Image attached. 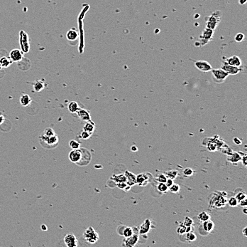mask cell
I'll return each instance as SVG.
<instances>
[{
    "label": "cell",
    "instance_id": "obj_45",
    "mask_svg": "<svg viewBox=\"0 0 247 247\" xmlns=\"http://www.w3.org/2000/svg\"><path fill=\"white\" fill-rule=\"evenodd\" d=\"M238 204H239L241 207H246L247 206V199H244V200H242L239 201L238 202Z\"/></svg>",
    "mask_w": 247,
    "mask_h": 247
},
{
    "label": "cell",
    "instance_id": "obj_34",
    "mask_svg": "<svg viewBox=\"0 0 247 247\" xmlns=\"http://www.w3.org/2000/svg\"><path fill=\"white\" fill-rule=\"evenodd\" d=\"M177 233L180 234V235H183V234L186 233V227L183 224H181V225L178 226L177 229Z\"/></svg>",
    "mask_w": 247,
    "mask_h": 247
},
{
    "label": "cell",
    "instance_id": "obj_28",
    "mask_svg": "<svg viewBox=\"0 0 247 247\" xmlns=\"http://www.w3.org/2000/svg\"><path fill=\"white\" fill-rule=\"evenodd\" d=\"M198 220L201 222H204L207 220L210 219V215L208 213L206 212V211H202L199 214L198 216Z\"/></svg>",
    "mask_w": 247,
    "mask_h": 247
},
{
    "label": "cell",
    "instance_id": "obj_50",
    "mask_svg": "<svg viewBox=\"0 0 247 247\" xmlns=\"http://www.w3.org/2000/svg\"><path fill=\"white\" fill-rule=\"evenodd\" d=\"M131 150H132V152H136V151L138 150V148H137V147L135 146V145H133V146L131 147Z\"/></svg>",
    "mask_w": 247,
    "mask_h": 247
},
{
    "label": "cell",
    "instance_id": "obj_19",
    "mask_svg": "<svg viewBox=\"0 0 247 247\" xmlns=\"http://www.w3.org/2000/svg\"><path fill=\"white\" fill-rule=\"evenodd\" d=\"M202 227L203 229L207 233H209V232H212V230L214 229V227H215V224L212 221H211L210 219L207 220L204 222H202Z\"/></svg>",
    "mask_w": 247,
    "mask_h": 247
},
{
    "label": "cell",
    "instance_id": "obj_35",
    "mask_svg": "<svg viewBox=\"0 0 247 247\" xmlns=\"http://www.w3.org/2000/svg\"><path fill=\"white\" fill-rule=\"evenodd\" d=\"M183 225L185 227H192V225H193V220L191 219L190 217H185L184 219Z\"/></svg>",
    "mask_w": 247,
    "mask_h": 247
},
{
    "label": "cell",
    "instance_id": "obj_37",
    "mask_svg": "<svg viewBox=\"0 0 247 247\" xmlns=\"http://www.w3.org/2000/svg\"><path fill=\"white\" fill-rule=\"evenodd\" d=\"M244 38L245 36L244 34H242V33H238V34L235 36V37H234V40H235L236 42L240 43L242 42V41L244 40Z\"/></svg>",
    "mask_w": 247,
    "mask_h": 247
},
{
    "label": "cell",
    "instance_id": "obj_12",
    "mask_svg": "<svg viewBox=\"0 0 247 247\" xmlns=\"http://www.w3.org/2000/svg\"><path fill=\"white\" fill-rule=\"evenodd\" d=\"M23 57H24V52L20 49H13L9 53V58L13 62L21 61Z\"/></svg>",
    "mask_w": 247,
    "mask_h": 247
},
{
    "label": "cell",
    "instance_id": "obj_24",
    "mask_svg": "<svg viewBox=\"0 0 247 247\" xmlns=\"http://www.w3.org/2000/svg\"><path fill=\"white\" fill-rule=\"evenodd\" d=\"M13 63L12 59L9 57H3L0 59V63H1L2 68H8Z\"/></svg>",
    "mask_w": 247,
    "mask_h": 247
},
{
    "label": "cell",
    "instance_id": "obj_30",
    "mask_svg": "<svg viewBox=\"0 0 247 247\" xmlns=\"http://www.w3.org/2000/svg\"><path fill=\"white\" fill-rule=\"evenodd\" d=\"M178 175H179V173H178L177 170H170V171H168L166 174H165V175H166L168 178H171L172 180L175 179Z\"/></svg>",
    "mask_w": 247,
    "mask_h": 247
},
{
    "label": "cell",
    "instance_id": "obj_42",
    "mask_svg": "<svg viewBox=\"0 0 247 247\" xmlns=\"http://www.w3.org/2000/svg\"><path fill=\"white\" fill-rule=\"evenodd\" d=\"M91 136H92V134L89 133V132L85 131V130H83V131L80 133L81 138L83 139V140H87V139H89L90 138Z\"/></svg>",
    "mask_w": 247,
    "mask_h": 247
},
{
    "label": "cell",
    "instance_id": "obj_22",
    "mask_svg": "<svg viewBox=\"0 0 247 247\" xmlns=\"http://www.w3.org/2000/svg\"><path fill=\"white\" fill-rule=\"evenodd\" d=\"M32 84L33 86H34V91L36 92H40L45 88V82H43V80L37 81H35V83Z\"/></svg>",
    "mask_w": 247,
    "mask_h": 247
},
{
    "label": "cell",
    "instance_id": "obj_10",
    "mask_svg": "<svg viewBox=\"0 0 247 247\" xmlns=\"http://www.w3.org/2000/svg\"><path fill=\"white\" fill-rule=\"evenodd\" d=\"M139 242V235L137 234L134 233L132 236H129L124 238L123 246L126 247H134Z\"/></svg>",
    "mask_w": 247,
    "mask_h": 247
},
{
    "label": "cell",
    "instance_id": "obj_11",
    "mask_svg": "<svg viewBox=\"0 0 247 247\" xmlns=\"http://www.w3.org/2000/svg\"><path fill=\"white\" fill-rule=\"evenodd\" d=\"M195 66L202 72H209L212 69L211 64L206 61H198L195 62Z\"/></svg>",
    "mask_w": 247,
    "mask_h": 247
},
{
    "label": "cell",
    "instance_id": "obj_46",
    "mask_svg": "<svg viewBox=\"0 0 247 247\" xmlns=\"http://www.w3.org/2000/svg\"><path fill=\"white\" fill-rule=\"evenodd\" d=\"M173 183H174V182H173V180L171 179V178H168L167 180H166V182H165V184H166L167 187H169V188L170 187H171Z\"/></svg>",
    "mask_w": 247,
    "mask_h": 247
},
{
    "label": "cell",
    "instance_id": "obj_55",
    "mask_svg": "<svg viewBox=\"0 0 247 247\" xmlns=\"http://www.w3.org/2000/svg\"><path fill=\"white\" fill-rule=\"evenodd\" d=\"M2 68V66H1V63H0V69H1Z\"/></svg>",
    "mask_w": 247,
    "mask_h": 247
},
{
    "label": "cell",
    "instance_id": "obj_36",
    "mask_svg": "<svg viewBox=\"0 0 247 247\" xmlns=\"http://www.w3.org/2000/svg\"><path fill=\"white\" fill-rule=\"evenodd\" d=\"M180 186L178 185V184H175V183H173L169 188V190H170L171 192H173V193H178L180 191Z\"/></svg>",
    "mask_w": 247,
    "mask_h": 247
},
{
    "label": "cell",
    "instance_id": "obj_14",
    "mask_svg": "<svg viewBox=\"0 0 247 247\" xmlns=\"http://www.w3.org/2000/svg\"><path fill=\"white\" fill-rule=\"evenodd\" d=\"M151 220L149 219H147L142 224L139 228V233L141 235H145V234H148L151 229Z\"/></svg>",
    "mask_w": 247,
    "mask_h": 247
},
{
    "label": "cell",
    "instance_id": "obj_43",
    "mask_svg": "<svg viewBox=\"0 0 247 247\" xmlns=\"http://www.w3.org/2000/svg\"><path fill=\"white\" fill-rule=\"evenodd\" d=\"M168 179V177H166V175H163V174H161L157 178V180L159 182H163V183H165L166 180Z\"/></svg>",
    "mask_w": 247,
    "mask_h": 247
},
{
    "label": "cell",
    "instance_id": "obj_6",
    "mask_svg": "<svg viewBox=\"0 0 247 247\" xmlns=\"http://www.w3.org/2000/svg\"><path fill=\"white\" fill-rule=\"evenodd\" d=\"M19 43L22 47V50L23 52H28L29 51V40H28V37L27 34H26L24 32H20V39H19Z\"/></svg>",
    "mask_w": 247,
    "mask_h": 247
},
{
    "label": "cell",
    "instance_id": "obj_8",
    "mask_svg": "<svg viewBox=\"0 0 247 247\" xmlns=\"http://www.w3.org/2000/svg\"><path fill=\"white\" fill-rule=\"evenodd\" d=\"M221 68H222L224 70H225L229 75H236L239 73L242 70V68L239 67H236V66H231L225 61L221 66Z\"/></svg>",
    "mask_w": 247,
    "mask_h": 247
},
{
    "label": "cell",
    "instance_id": "obj_16",
    "mask_svg": "<svg viewBox=\"0 0 247 247\" xmlns=\"http://www.w3.org/2000/svg\"><path fill=\"white\" fill-rule=\"evenodd\" d=\"M225 62L228 64H229V65L236 66V67L240 68L242 66V60H241L240 57H239L238 56H233V57L228 58Z\"/></svg>",
    "mask_w": 247,
    "mask_h": 247
},
{
    "label": "cell",
    "instance_id": "obj_3",
    "mask_svg": "<svg viewBox=\"0 0 247 247\" xmlns=\"http://www.w3.org/2000/svg\"><path fill=\"white\" fill-rule=\"evenodd\" d=\"M40 140L42 145L44 146L45 145H47L48 148H51L56 146L59 142V138L56 134L51 137H45L41 135L40 137Z\"/></svg>",
    "mask_w": 247,
    "mask_h": 247
},
{
    "label": "cell",
    "instance_id": "obj_15",
    "mask_svg": "<svg viewBox=\"0 0 247 247\" xmlns=\"http://www.w3.org/2000/svg\"><path fill=\"white\" fill-rule=\"evenodd\" d=\"M76 113L77 115H78V117L79 118H80L82 120H83V121L86 122L92 121V120H91L90 113L88 111V110L80 108L78 111H77Z\"/></svg>",
    "mask_w": 247,
    "mask_h": 247
},
{
    "label": "cell",
    "instance_id": "obj_40",
    "mask_svg": "<svg viewBox=\"0 0 247 247\" xmlns=\"http://www.w3.org/2000/svg\"><path fill=\"white\" fill-rule=\"evenodd\" d=\"M182 172H183V175L186 176V177H190V176L193 175L194 171L192 169H190V168H185Z\"/></svg>",
    "mask_w": 247,
    "mask_h": 247
},
{
    "label": "cell",
    "instance_id": "obj_9",
    "mask_svg": "<svg viewBox=\"0 0 247 247\" xmlns=\"http://www.w3.org/2000/svg\"><path fill=\"white\" fill-rule=\"evenodd\" d=\"M64 243L68 247H77L78 246V239L73 234H67L64 236Z\"/></svg>",
    "mask_w": 247,
    "mask_h": 247
},
{
    "label": "cell",
    "instance_id": "obj_20",
    "mask_svg": "<svg viewBox=\"0 0 247 247\" xmlns=\"http://www.w3.org/2000/svg\"><path fill=\"white\" fill-rule=\"evenodd\" d=\"M20 103L22 104V106H28V105H30V103H32V98L28 95L27 94H22L21 95L20 99H19Z\"/></svg>",
    "mask_w": 247,
    "mask_h": 247
},
{
    "label": "cell",
    "instance_id": "obj_26",
    "mask_svg": "<svg viewBox=\"0 0 247 247\" xmlns=\"http://www.w3.org/2000/svg\"><path fill=\"white\" fill-rule=\"evenodd\" d=\"M68 111H69L71 113H76L77 111H78L80 108L79 106L78 103L75 102V101H72V102H70L69 104H68Z\"/></svg>",
    "mask_w": 247,
    "mask_h": 247
},
{
    "label": "cell",
    "instance_id": "obj_2",
    "mask_svg": "<svg viewBox=\"0 0 247 247\" xmlns=\"http://www.w3.org/2000/svg\"><path fill=\"white\" fill-rule=\"evenodd\" d=\"M83 237L85 240L89 244H95L99 240V236L97 232L95 231V229L92 227H88L83 234Z\"/></svg>",
    "mask_w": 247,
    "mask_h": 247
},
{
    "label": "cell",
    "instance_id": "obj_13",
    "mask_svg": "<svg viewBox=\"0 0 247 247\" xmlns=\"http://www.w3.org/2000/svg\"><path fill=\"white\" fill-rule=\"evenodd\" d=\"M117 232L119 235L123 236L124 238L129 237V236H132L134 233L133 228L126 227V226H120V227H118Z\"/></svg>",
    "mask_w": 247,
    "mask_h": 247
},
{
    "label": "cell",
    "instance_id": "obj_5",
    "mask_svg": "<svg viewBox=\"0 0 247 247\" xmlns=\"http://www.w3.org/2000/svg\"><path fill=\"white\" fill-rule=\"evenodd\" d=\"M214 31L210 29L206 28L203 31L202 35L200 37V41H198L200 42V46H204L209 42V41L212 40L213 36Z\"/></svg>",
    "mask_w": 247,
    "mask_h": 247
},
{
    "label": "cell",
    "instance_id": "obj_33",
    "mask_svg": "<svg viewBox=\"0 0 247 247\" xmlns=\"http://www.w3.org/2000/svg\"><path fill=\"white\" fill-rule=\"evenodd\" d=\"M43 136H44L45 137H51L53 136L54 135H55V132L54 131V130L51 128H45L44 131L43 132Z\"/></svg>",
    "mask_w": 247,
    "mask_h": 247
},
{
    "label": "cell",
    "instance_id": "obj_29",
    "mask_svg": "<svg viewBox=\"0 0 247 247\" xmlns=\"http://www.w3.org/2000/svg\"><path fill=\"white\" fill-rule=\"evenodd\" d=\"M185 235L186 240L189 242H194V241L197 238V236L195 235V234L194 232H192V231L187 232V233L185 234Z\"/></svg>",
    "mask_w": 247,
    "mask_h": 247
},
{
    "label": "cell",
    "instance_id": "obj_51",
    "mask_svg": "<svg viewBox=\"0 0 247 247\" xmlns=\"http://www.w3.org/2000/svg\"><path fill=\"white\" fill-rule=\"evenodd\" d=\"M246 1H247V0H239V2L240 5H244L246 3Z\"/></svg>",
    "mask_w": 247,
    "mask_h": 247
},
{
    "label": "cell",
    "instance_id": "obj_39",
    "mask_svg": "<svg viewBox=\"0 0 247 247\" xmlns=\"http://www.w3.org/2000/svg\"><path fill=\"white\" fill-rule=\"evenodd\" d=\"M235 198L236 199V200H237L238 202H239V201H241V200H244V199H246V193H244V192H239L238 194L236 195Z\"/></svg>",
    "mask_w": 247,
    "mask_h": 247
},
{
    "label": "cell",
    "instance_id": "obj_25",
    "mask_svg": "<svg viewBox=\"0 0 247 247\" xmlns=\"http://www.w3.org/2000/svg\"><path fill=\"white\" fill-rule=\"evenodd\" d=\"M95 128V123L92 121H88L85 123V125H84L83 127V130L85 131L89 132V133L92 134V132H94Z\"/></svg>",
    "mask_w": 247,
    "mask_h": 247
},
{
    "label": "cell",
    "instance_id": "obj_31",
    "mask_svg": "<svg viewBox=\"0 0 247 247\" xmlns=\"http://www.w3.org/2000/svg\"><path fill=\"white\" fill-rule=\"evenodd\" d=\"M80 142H79L78 140H72L69 142V146L72 150H77L80 147Z\"/></svg>",
    "mask_w": 247,
    "mask_h": 247
},
{
    "label": "cell",
    "instance_id": "obj_41",
    "mask_svg": "<svg viewBox=\"0 0 247 247\" xmlns=\"http://www.w3.org/2000/svg\"><path fill=\"white\" fill-rule=\"evenodd\" d=\"M207 149H208L209 151H216V150L217 149V145L215 144V143L213 142H209L207 145Z\"/></svg>",
    "mask_w": 247,
    "mask_h": 247
},
{
    "label": "cell",
    "instance_id": "obj_48",
    "mask_svg": "<svg viewBox=\"0 0 247 247\" xmlns=\"http://www.w3.org/2000/svg\"><path fill=\"white\" fill-rule=\"evenodd\" d=\"M242 160L243 165H244V166H246V162L247 161H246V154L244 155V156L242 157V160Z\"/></svg>",
    "mask_w": 247,
    "mask_h": 247
},
{
    "label": "cell",
    "instance_id": "obj_23",
    "mask_svg": "<svg viewBox=\"0 0 247 247\" xmlns=\"http://www.w3.org/2000/svg\"><path fill=\"white\" fill-rule=\"evenodd\" d=\"M228 161H229L232 163H237L241 161L242 160V157L239 153H233L232 155H230L228 157Z\"/></svg>",
    "mask_w": 247,
    "mask_h": 247
},
{
    "label": "cell",
    "instance_id": "obj_4",
    "mask_svg": "<svg viewBox=\"0 0 247 247\" xmlns=\"http://www.w3.org/2000/svg\"><path fill=\"white\" fill-rule=\"evenodd\" d=\"M212 78L217 83H222L227 79V78L229 75L222 68H215V69L211 70Z\"/></svg>",
    "mask_w": 247,
    "mask_h": 247
},
{
    "label": "cell",
    "instance_id": "obj_53",
    "mask_svg": "<svg viewBox=\"0 0 247 247\" xmlns=\"http://www.w3.org/2000/svg\"><path fill=\"white\" fill-rule=\"evenodd\" d=\"M41 229L43 230V231H46V230H47V227H46V226H45V225H41Z\"/></svg>",
    "mask_w": 247,
    "mask_h": 247
},
{
    "label": "cell",
    "instance_id": "obj_47",
    "mask_svg": "<svg viewBox=\"0 0 247 247\" xmlns=\"http://www.w3.org/2000/svg\"><path fill=\"white\" fill-rule=\"evenodd\" d=\"M233 142H234V144H235V145H239L242 144V141L239 138H233Z\"/></svg>",
    "mask_w": 247,
    "mask_h": 247
},
{
    "label": "cell",
    "instance_id": "obj_17",
    "mask_svg": "<svg viewBox=\"0 0 247 247\" xmlns=\"http://www.w3.org/2000/svg\"><path fill=\"white\" fill-rule=\"evenodd\" d=\"M136 184H139L140 186L144 187L147 185V184L149 183V176L147 174L142 173L138 175L136 177Z\"/></svg>",
    "mask_w": 247,
    "mask_h": 247
},
{
    "label": "cell",
    "instance_id": "obj_49",
    "mask_svg": "<svg viewBox=\"0 0 247 247\" xmlns=\"http://www.w3.org/2000/svg\"><path fill=\"white\" fill-rule=\"evenodd\" d=\"M5 116L3 115H2L1 113H0V125H2V124L3 123L4 121H5Z\"/></svg>",
    "mask_w": 247,
    "mask_h": 247
},
{
    "label": "cell",
    "instance_id": "obj_54",
    "mask_svg": "<svg viewBox=\"0 0 247 247\" xmlns=\"http://www.w3.org/2000/svg\"><path fill=\"white\" fill-rule=\"evenodd\" d=\"M244 214H247V211H246V207H244Z\"/></svg>",
    "mask_w": 247,
    "mask_h": 247
},
{
    "label": "cell",
    "instance_id": "obj_27",
    "mask_svg": "<svg viewBox=\"0 0 247 247\" xmlns=\"http://www.w3.org/2000/svg\"><path fill=\"white\" fill-rule=\"evenodd\" d=\"M111 180L115 182L116 183H119V182H125L126 181V177L124 174H119V175H113L111 177Z\"/></svg>",
    "mask_w": 247,
    "mask_h": 247
},
{
    "label": "cell",
    "instance_id": "obj_1",
    "mask_svg": "<svg viewBox=\"0 0 247 247\" xmlns=\"http://www.w3.org/2000/svg\"><path fill=\"white\" fill-rule=\"evenodd\" d=\"M220 12H215L212 13L211 16H208L206 19V28L210 29L212 30H215L220 22Z\"/></svg>",
    "mask_w": 247,
    "mask_h": 247
},
{
    "label": "cell",
    "instance_id": "obj_44",
    "mask_svg": "<svg viewBox=\"0 0 247 247\" xmlns=\"http://www.w3.org/2000/svg\"><path fill=\"white\" fill-rule=\"evenodd\" d=\"M128 184H126V182H119V183H117V186L118 188L121 189V190H125V188L127 187Z\"/></svg>",
    "mask_w": 247,
    "mask_h": 247
},
{
    "label": "cell",
    "instance_id": "obj_38",
    "mask_svg": "<svg viewBox=\"0 0 247 247\" xmlns=\"http://www.w3.org/2000/svg\"><path fill=\"white\" fill-rule=\"evenodd\" d=\"M228 204L230 207H236L238 205V201L235 197H231L229 200H228Z\"/></svg>",
    "mask_w": 247,
    "mask_h": 247
},
{
    "label": "cell",
    "instance_id": "obj_21",
    "mask_svg": "<svg viewBox=\"0 0 247 247\" xmlns=\"http://www.w3.org/2000/svg\"><path fill=\"white\" fill-rule=\"evenodd\" d=\"M66 37L69 41H75L78 38V32L75 29H72L68 31Z\"/></svg>",
    "mask_w": 247,
    "mask_h": 247
},
{
    "label": "cell",
    "instance_id": "obj_18",
    "mask_svg": "<svg viewBox=\"0 0 247 247\" xmlns=\"http://www.w3.org/2000/svg\"><path fill=\"white\" fill-rule=\"evenodd\" d=\"M124 175H125L126 179V182L128 185L132 187L136 184V176L135 175L134 173H132V172H131L129 171H126L125 173H124Z\"/></svg>",
    "mask_w": 247,
    "mask_h": 247
},
{
    "label": "cell",
    "instance_id": "obj_32",
    "mask_svg": "<svg viewBox=\"0 0 247 247\" xmlns=\"http://www.w3.org/2000/svg\"><path fill=\"white\" fill-rule=\"evenodd\" d=\"M157 188L158 190L161 193H166L169 191V187H168L165 183H163V182H159Z\"/></svg>",
    "mask_w": 247,
    "mask_h": 247
},
{
    "label": "cell",
    "instance_id": "obj_7",
    "mask_svg": "<svg viewBox=\"0 0 247 247\" xmlns=\"http://www.w3.org/2000/svg\"><path fill=\"white\" fill-rule=\"evenodd\" d=\"M68 157L70 162L73 163H78L82 159V151L81 149H77V150H72L70 152L68 155Z\"/></svg>",
    "mask_w": 247,
    "mask_h": 247
},
{
    "label": "cell",
    "instance_id": "obj_52",
    "mask_svg": "<svg viewBox=\"0 0 247 247\" xmlns=\"http://www.w3.org/2000/svg\"><path fill=\"white\" fill-rule=\"evenodd\" d=\"M246 231H247V227H245L244 229H243V234H244V236H247V234H246Z\"/></svg>",
    "mask_w": 247,
    "mask_h": 247
}]
</instances>
